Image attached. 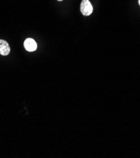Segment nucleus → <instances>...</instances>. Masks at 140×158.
Returning <instances> with one entry per match:
<instances>
[{"instance_id":"obj_1","label":"nucleus","mask_w":140,"mask_h":158,"mask_svg":"<svg viewBox=\"0 0 140 158\" xmlns=\"http://www.w3.org/2000/svg\"><path fill=\"white\" fill-rule=\"evenodd\" d=\"M80 10L84 16H89L92 13L93 8L89 0H83L80 5Z\"/></svg>"},{"instance_id":"obj_2","label":"nucleus","mask_w":140,"mask_h":158,"mask_svg":"<svg viewBox=\"0 0 140 158\" xmlns=\"http://www.w3.org/2000/svg\"><path fill=\"white\" fill-rule=\"evenodd\" d=\"M25 49L28 52L35 51L37 48V45L36 42L31 38L27 39L24 42Z\"/></svg>"},{"instance_id":"obj_3","label":"nucleus","mask_w":140,"mask_h":158,"mask_svg":"<svg viewBox=\"0 0 140 158\" xmlns=\"http://www.w3.org/2000/svg\"><path fill=\"white\" fill-rule=\"evenodd\" d=\"M10 52V47L8 43L4 40L0 39V54L6 56Z\"/></svg>"},{"instance_id":"obj_4","label":"nucleus","mask_w":140,"mask_h":158,"mask_svg":"<svg viewBox=\"0 0 140 158\" xmlns=\"http://www.w3.org/2000/svg\"><path fill=\"white\" fill-rule=\"evenodd\" d=\"M138 3H139V5L140 6V0H138Z\"/></svg>"},{"instance_id":"obj_5","label":"nucleus","mask_w":140,"mask_h":158,"mask_svg":"<svg viewBox=\"0 0 140 158\" xmlns=\"http://www.w3.org/2000/svg\"><path fill=\"white\" fill-rule=\"evenodd\" d=\"M58 2H61V1H63V0H57Z\"/></svg>"}]
</instances>
